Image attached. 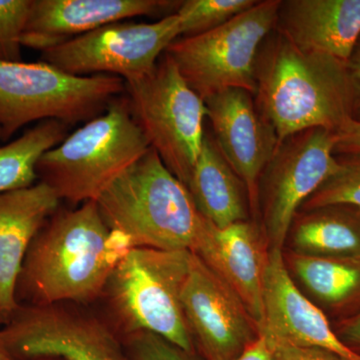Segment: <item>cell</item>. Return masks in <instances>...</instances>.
Masks as SVG:
<instances>
[{"label": "cell", "mask_w": 360, "mask_h": 360, "mask_svg": "<svg viewBox=\"0 0 360 360\" xmlns=\"http://www.w3.org/2000/svg\"><path fill=\"white\" fill-rule=\"evenodd\" d=\"M94 200L58 210L33 239L18 285V304L87 302L103 293L122 255Z\"/></svg>", "instance_id": "1"}, {"label": "cell", "mask_w": 360, "mask_h": 360, "mask_svg": "<svg viewBox=\"0 0 360 360\" xmlns=\"http://www.w3.org/2000/svg\"><path fill=\"white\" fill-rule=\"evenodd\" d=\"M255 104L278 143L311 129L336 132L352 118L345 63L298 49L272 30L255 65Z\"/></svg>", "instance_id": "2"}, {"label": "cell", "mask_w": 360, "mask_h": 360, "mask_svg": "<svg viewBox=\"0 0 360 360\" xmlns=\"http://www.w3.org/2000/svg\"><path fill=\"white\" fill-rule=\"evenodd\" d=\"M96 202L110 231L127 236L134 248L191 251L206 221L187 187L153 148Z\"/></svg>", "instance_id": "3"}, {"label": "cell", "mask_w": 360, "mask_h": 360, "mask_svg": "<svg viewBox=\"0 0 360 360\" xmlns=\"http://www.w3.org/2000/svg\"><path fill=\"white\" fill-rule=\"evenodd\" d=\"M149 149L129 99L120 96L103 113L46 151L37 163V177L51 186L60 200L96 201Z\"/></svg>", "instance_id": "4"}, {"label": "cell", "mask_w": 360, "mask_h": 360, "mask_svg": "<svg viewBox=\"0 0 360 360\" xmlns=\"http://www.w3.org/2000/svg\"><path fill=\"white\" fill-rule=\"evenodd\" d=\"M191 262V250L134 248L118 262L104 291L125 335L153 333L193 352L181 304Z\"/></svg>", "instance_id": "5"}, {"label": "cell", "mask_w": 360, "mask_h": 360, "mask_svg": "<svg viewBox=\"0 0 360 360\" xmlns=\"http://www.w3.org/2000/svg\"><path fill=\"white\" fill-rule=\"evenodd\" d=\"M124 91V80L113 75L75 77L44 61L0 60L2 141L35 122L58 120L68 127L89 122Z\"/></svg>", "instance_id": "6"}, {"label": "cell", "mask_w": 360, "mask_h": 360, "mask_svg": "<svg viewBox=\"0 0 360 360\" xmlns=\"http://www.w3.org/2000/svg\"><path fill=\"white\" fill-rule=\"evenodd\" d=\"M279 2L257 1L214 30L175 39L165 53L203 101L229 89L255 96L258 51L274 30Z\"/></svg>", "instance_id": "7"}, {"label": "cell", "mask_w": 360, "mask_h": 360, "mask_svg": "<svg viewBox=\"0 0 360 360\" xmlns=\"http://www.w3.org/2000/svg\"><path fill=\"white\" fill-rule=\"evenodd\" d=\"M125 91L149 146L187 186L205 137V101L186 84L165 52L150 75L125 84Z\"/></svg>", "instance_id": "8"}, {"label": "cell", "mask_w": 360, "mask_h": 360, "mask_svg": "<svg viewBox=\"0 0 360 360\" xmlns=\"http://www.w3.org/2000/svg\"><path fill=\"white\" fill-rule=\"evenodd\" d=\"M335 132L303 130L279 142L258 186V208L270 250H283L303 202L340 167Z\"/></svg>", "instance_id": "9"}, {"label": "cell", "mask_w": 360, "mask_h": 360, "mask_svg": "<svg viewBox=\"0 0 360 360\" xmlns=\"http://www.w3.org/2000/svg\"><path fill=\"white\" fill-rule=\"evenodd\" d=\"M179 37L176 13L153 23L118 21L42 52L41 59L75 77L113 75L130 84L150 75Z\"/></svg>", "instance_id": "10"}, {"label": "cell", "mask_w": 360, "mask_h": 360, "mask_svg": "<svg viewBox=\"0 0 360 360\" xmlns=\"http://www.w3.org/2000/svg\"><path fill=\"white\" fill-rule=\"evenodd\" d=\"M0 340L16 360H130L103 322L58 304L18 305Z\"/></svg>", "instance_id": "11"}, {"label": "cell", "mask_w": 360, "mask_h": 360, "mask_svg": "<svg viewBox=\"0 0 360 360\" xmlns=\"http://www.w3.org/2000/svg\"><path fill=\"white\" fill-rule=\"evenodd\" d=\"M181 304L191 335L210 360L238 359L259 335L245 304L193 252Z\"/></svg>", "instance_id": "12"}, {"label": "cell", "mask_w": 360, "mask_h": 360, "mask_svg": "<svg viewBox=\"0 0 360 360\" xmlns=\"http://www.w3.org/2000/svg\"><path fill=\"white\" fill-rule=\"evenodd\" d=\"M262 302L259 335L270 345L314 348L341 360H360V354L336 335L324 310L298 288L286 267L283 250H269Z\"/></svg>", "instance_id": "13"}, {"label": "cell", "mask_w": 360, "mask_h": 360, "mask_svg": "<svg viewBox=\"0 0 360 360\" xmlns=\"http://www.w3.org/2000/svg\"><path fill=\"white\" fill-rule=\"evenodd\" d=\"M212 134L233 172L245 184L250 208L259 215L258 186L278 146L274 127L257 110L255 96L229 89L205 101Z\"/></svg>", "instance_id": "14"}, {"label": "cell", "mask_w": 360, "mask_h": 360, "mask_svg": "<svg viewBox=\"0 0 360 360\" xmlns=\"http://www.w3.org/2000/svg\"><path fill=\"white\" fill-rule=\"evenodd\" d=\"M269 250L262 227L250 219L224 229L206 219L191 250L236 293L258 328Z\"/></svg>", "instance_id": "15"}, {"label": "cell", "mask_w": 360, "mask_h": 360, "mask_svg": "<svg viewBox=\"0 0 360 360\" xmlns=\"http://www.w3.org/2000/svg\"><path fill=\"white\" fill-rule=\"evenodd\" d=\"M180 4L167 0H32L21 44L47 51L101 26L137 16L175 13Z\"/></svg>", "instance_id": "16"}, {"label": "cell", "mask_w": 360, "mask_h": 360, "mask_svg": "<svg viewBox=\"0 0 360 360\" xmlns=\"http://www.w3.org/2000/svg\"><path fill=\"white\" fill-rule=\"evenodd\" d=\"M59 202L56 191L42 181L0 193V310L6 321L20 305L16 285L26 253Z\"/></svg>", "instance_id": "17"}, {"label": "cell", "mask_w": 360, "mask_h": 360, "mask_svg": "<svg viewBox=\"0 0 360 360\" xmlns=\"http://www.w3.org/2000/svg\"><path fill=\"white\" fill-rule=\"evenodd\" d=\"M274 30L300 51L347 63L360 37V0H281Z\"/></svg>", "instance_id": "18"}, {"label": "cell", "mask_w": 360, "mask_h": 360, "mask_svg": "<svg viewBox=\"0 0 360 360\" xmlns=\"http://www.w3.org/2000/svg\"><path fill=\"white\" fill-rule=\"evenodd\" d=\"M187 189L203 217L219 229L248 219V191L212 134L205 129L202 146Z\"/></svg>", "instance_id": "19"}, {"label": "cell", "mask_w": 360, "mask_h": 360, "mask_svg": "<svg viewBox=\"0 0 360 360\" xmlns=\"http://www.w3.org/2000/svg\"><path fill=\"white\" fill-rule=\"evenodd\" d=\"M293 281H297L316 304L341 319L360 310V257H322L283 253Z\"/></svg>", "instance_id": "20"}, {"label": "cell", "mask_w": 360, "mask_h": 360, "mask_svg": "<svg viewBox=\"0 0 360 360\" xmlns=\"http://www.w3.org/2000/svg\"><path fill=\"white\" fill-rule=\"evenodd\" d=\"M288 239L290 251L298 255L360 257V212L340 205L298 212L291 224Z\"/></svg>", "instance_id": "21"}, {"label": "cell", "mask_w": 360, "mask_h": 360, "mask_svg": "<svg viewBox=\"0 0 360 360\" xmlns=\"http://www.w3.org/2000/svg\"><path fill=\"white\" fill-rule=\"evenodd\" d=\"M68 127L58 120H44L0 146V193L33 186L40 158L68 136Z\"/></svg>", "instance_id": "22"}, {"label": "cell", "mask_w": 360, "mask_h": 360, "mask_svg": "<svg viewBox=\"0 0 360 360\" xmlns=\"http://www.w3.org/2000/svg\"><path fill=\"white\" fill-rule=\"evenodd\" d=\"M336 172L328 177L298 212L326 207L348 206L360 212V155H340Z\"/></svg>", "instance_id": "23"}, {"label": "cell", "mask_w": 360, "mask_h": 360, "mask_svg": "<svg viewBox=\"0 0 360 360\" xmlns=\"http://www.w3.org/2000/svg\"><path fill=\"white\" fill-rule=\"evenodd\" d=\"M255 0H186L176 11L180 37H193L224 25L251 8Z\"/></svg>", "instance_id": "24"}, {"label": "cell", "mask_w": 360, "mask_h": 360, "mask_svg": "<svg viewBox=\"0 0 360 360\" xmlns=\"http://www.w3.org/2000/svg\"><path fill=\"white\" fill-rule=\"evenodd\" d=\"M32 0H0V60L21 61V37Z\"/></svg>", "instance_id": "25"}, {"label": "cell", "mask_w": 360, "mask_h": 360, "mask_svg": "<svg viewBox=\"0 0 360 360\" xmlns=\"http://www.w3.org/2000/svg\"><path fill=\"white\" fill-rule=\"evenodd\" d=\"M127 336L124 347L130 360H189L186 352L153 333Z\"/></svg>", "instance_id": "26"}, {"label": "cell", "mask_w": 360, "mask_h": 360, "mask_svg": "<svg viewBox=\"0 0 360 360\" xmlns=\"http://www.w3.org/2000/svg\"><path fill=\"white\" fill-rule=\"evenodd\" d=\"M352 120L360 122V37L345 63Z\"/></svg>", "instance_id": "27"}, {"label": "cell", "mask_w": 360, "mask_h": 360, "mask_svg": "<svg viewBox=\"0 0 360 360\" xmlns=\"http://www.w3.org/2000/svg\"><path fill=\"white\" fill-rule=\"evenodd\" d=\"M335 155H360V122L349 118L335 132Z\"/></svg>", "instance_id": "28"}, {"label": "cell", "mask_w": 360, "mask_h": 360, "mask_svg": "<svg viewBox=\"0 0 360 360\" xmlns=\"http://www.w3.org/2000/svg\"><path fill=\"white\" fill-rule=\"evenodd\" d=\"M274 360H341L335 355L314 348L271 345Z\"/></svg>", "instance_id": "29"}, {"label": "cell", "mask_w": 360, "mask_h": 360, "mask_svg": "<svg viewBox=\"0 0 360 360\" xmlns=\"http://www.w3.org/2000/svg\"><path fill=\"white\" fill-rule=\"evenodd\" d=\"M335 330L343 343L360 354V310L338 321Z\"/></svg>", "instance_id": "30"}, {"label": "cell", "mask_w": 360, "mask_h": 360, "mask_svg": "<svg viewBox=\"0 0 360 360\" xmlns=\"http://www.w3.org/2000/svg\"><path fill=\"white\" fill-rule=\"evenodd\" d=\"M234 360H274V347L265 336L259 335Z\"/></svg>", "instance_id": "31"}, {"label": "cell", "mask_w": 360, "mask_h": 360, "mask_svg": "<svg viewBox=\"0 0 360 360\" xmlns=\"http://www.w3.org/2000/svg\"><path fill=\"white\" fill-rule=\"evenodd\" d=\"M0 360H16L0 340Z\"/></svg>", "instance_id": "32"}, {"label": "cell", "mask_w": 360, "mask_h": 360, "mask_svg": "<svg viewBox=\"0 0 360 360\" xmlns=\"http://www.w3.org/2000/svg\"><path fill=\"white\" fill-rule=\"evenodd\" d=\"M4 322H6V319H4V316L2 315L1 310H0V328L4 326Z\"/></svg>", "instance_id": "33"}, {"label": "cell", "mask_w": 360, "mask_h": 360, "mask_svg": "<svg viewBox=\"0 0 360 360\" xmlns=\"http://www.w3.org/2000/svg\"><path fill=\"white\" fill-rule=\"evenodd\" d=\"M34 360H61L58 359H34Z\"/></svg>", "instance_id": "34"}, {"label": "cell", "mask_w": 360, "mask_h": 360, "mask_svg": "<svg viewBox=\"0 0 360 360\" xmlns=\"http://www.w3.org/2000/svg\"><path fill=\"white\" fill-rule=\"evenodd\" d=\"M0 141H2V132H1V129H0Z\"/></svg>", "instance_id": "35"}]
</instances>
